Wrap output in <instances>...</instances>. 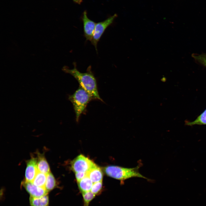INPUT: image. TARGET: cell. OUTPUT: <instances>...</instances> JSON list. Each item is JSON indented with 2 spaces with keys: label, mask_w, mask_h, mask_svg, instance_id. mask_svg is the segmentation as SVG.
<instances>
[{
  "label": "cell",
  "mask_w": 206,
  "mask_h": 206,
  "mask_svg": "<svg viewBox=\"0 0 206 206\" xmlns=\"http://www.w3.org/2000/svg\"><path fill=\"white\" fill-rule=\"evenodd\" d=\"M74 68L70 69L67 66H64L62 70L69 74L75 78L79 83L80 87L86 91L92 99L99 100L103 102L98 93L96 80L91 70V67L89 66L85 73H81L78 70L75 62L73 63Z\"/></svg>",
  "instance_id": "cell-1"
},
{
  "label": "cell",
  "mask_w": 206,
  "mask_h": 206,
  "mask_svg": "<svg viewBox=\"0 0 206 206\" xmlns=\"http://www.w3.org/2000/svg\"><path fill=\"white\" fill-rule=\"evenodd\" d=\"M141 165L140 163L135 167L130 168L110 165L104 168V170L108 176L119 180L121 184L125 180L133 177L141 178L149 181L150 179L139 173V169Z\"/></svg>",
  "instance_id": "cell-2"
},
{
  "label": "cell",
  "mask_w": 206,
  "mask_h": 206,
  "mask_svg": "<svg viewBox=\"0 0 206 206\" xmlns=\"http://www.w3.org/2000/svg\"><path fill=\"white\" fill-rule=\"evenodd\" d=\"M68 98L73 105L76 120L78 122L81 114L86 110L88 104L92 99L90 94L80 87L73 94L70 96Z\"/></svg>",
  "instance_id": "cell-3"
},
{
  "label": "cell",
  "mask_w": 206,
  "mask_h": 206,
  "mask_svg": "<svg viewBox=\"0 0 206 206\" xmlns=\"http://www.w3.org/2000/svg\"><path fill=\"white\" fill-rule=\"evenodd\" d=\"M117 16V15L115 14L103 21L96 23L93 37L91 41L97 52L98 42L106 29L113 23Z\"/></svg>",
  "instance_id": "cell-4"
},
{
  "label": "cell",
  "mask_w": 206,
  "mask_h": 206,
  "mask_svg": "<svg viewBox=\"0 0 206 206\" xmlns=\"http://www.w3.org/2000/svg\"><path fill=\"white\" fill-rule=\"evenodd\" d=\"M96 165L89 159L80 154L72 161L71 168L75 173L80 172H87Z\"/></svg>",
  "instance_id": "cell-5"
},
{
  "label": "cell",
  "mask_w": 206,
  "mask_h": 206,
  "mask_svg": "<svg viewBox=\"0 0 206 206\" xmlns=\"http://www.w3.org/2000/svg\"><path fill=\"white\" fill-rule=\"evenodd\" d=\"M23 187L30 194V196L39 198L48 194V192L44 187L37 186L32 182L23 181L21 183Z\"/></svg>",
  "instance_id": "cell-6"
},
{
  "label": "cell",
  "mask_w": 206,
  "mask_h": 206,
  "mask_svg": "<svg viewBox=\"0 0 206 206\" xmlns=\"http://www.w3.org/2000/svg\"><path fill=\"white\" fill-rule=\"evenodd\" d=\"M82 19L83 24L84 35L86 40H92L96 23L90 19L87 13L84 11L83 13Z\"/></svg>",
  "instance_id": "cell-7"
},
{
  "label": "cell",
  "mask_w": 206,
  "mask_h": 206,
  "mask_svg": "<svg viewBox=\"0 0 206 206\" xmlns=\"http://www.w3.org/2000/svg\"><path fill=\"white\" fill-rule=\"evenodd\" d=\"M38 171L37 167V159L33 157L27 163L25 180L32 182Z\"/></svg>",
  "instance_id": "cell-8"
},
{
  "label": "cell",
  "mask_w": 206,
  "mask_h": 206,
  "mask_svg": "<svg viewBox=\"0 0 206 206\" xmlns=\"http://www.w3.org/2000/svg\"><path fill=\"white\" fill-rule=\"evenodd\" d=\"M87 175L93 183L102 181L103 174L101 169L96 165L87 172Z\"/></svg>",
  "instance_id": "cell-9"
},
{
  "label": "cell",
  "mask_w": 206,
  "mask_h": 206,
  "mask_svg": "<svg viewBox=\"0 0 206 206\" xmlns=\"http://www.w3.org/2000/svg\"><path fill=\"white\" fill-rule=\"evenodd\" d=\"M77 183L79 189L82 193L90 191L93 184L87 175Z\"/></svg>",
  "instance_id": "cell-10"
},
{
  "label": "cell",
  "mask_w": 206,
  "mask_h": 206,
  "mask_svg": "<svg viewBox=\"0 0 206 206\" xmlns=\"http://www.w3.org/2000/svg\"><path fill=\"white\" fill-rule=\"evenodd\" d=\"M37 167L38 171L47 175L50 172L49 165L43 156L38 155Z\"/></svg>",
  "instance_id": "cell-11"
},
{
  "label": "cell",
  "mask_w": 206,
  "mask_h": 206,
  "mask_svg": "<svg viewBox=\"0 0 206 206\" xmlns=\"http://www.w3.org/2000/svg\"><path fill=\"white\" fill-rule=\"evenodd\" d=\"M29 203L31 206H49V199L47 195L35 198L30 196Z\"/></svg>",
  "instance_id": "cell-12"
},
{
  "label": "cell",
  "mask_w": 206,
  "mask_h": 206,
  "mask_svg": "<svg viewBox=\"0 0 206 206\" xmlns=\"http://www.w3.org/2000/svg\"><path fill=\"white\" fill-rule=\"evenodd\" d=\"M46 179L47 175L38 171L32 183L37 186L45 187Z\"/></svg>",
  "instance_id": "cell-13"
},
{
  "label": "cell",
  "mask_w": 206,
  "mask_h": 206,
  "mask_svg": "<svg viewBox=\"0 0 206 206\" xmlns=\"http://www.w3.org/2000/svg\"><path fill=\"white\" fill-rule=\"evenodd\" d=\"M56 186V183L55 179L52 174L50 172L47 175V179L45 188L49 192L55 188Z\"/></svg>",
  "instance_id": "cell-14"
},
{
  "label": "cell",
  "mask_w": 206,
  "mask_h": 206,
  "mask_svg": "<svg viewBox=\"0 0 206 206\" xmlns=\"http://www.w3.org/2000/svg\"><path fill=\"white\" fill-rule=\"evenodd\" d=\"M186 125L193 126L194 125H206V109L194 121L187 122Z\"/></svg>",
  "instance_id": "cell-15"
},
{
  "label": "cell",
  "mask_w": 206,
  "mask_h": 206,
  "mask_svg": "<svg viewBox=\"0 0 206 206\" xmlns=\"http://www.w3.org/2000/svg\"><path fill=\"white\" fill-rule=\"evenodd\" d=\"M83 201L84 206H89L90 202L95 197L96 195L91 191L82 193Z\"/></svg>",
  "instance_id": "cell-16"
},
{
  "label": "cell",
  "mask_w": 206,
  "mask_h": 206,
  "mask_svg": "<svg viewBox=\"0 0 206 206\" xmlns=\"http://www.w3.org/2000/svg\"><path fill=\"white\" fill-rule=\"evenodd\" d=\"M192 56L195 61L206 67V53L201 54H194Z\"/></svg>",
  "instance_id": "cell-17"
},
{
  "label": "cell",
  "mask_w": 206,
  "mask_h": 206,
  "mask_svg": "<svg viewBox=\"0 0 206 206\" xmlns=\"http://www.w3.org/2000/svg\"><path fill=\"white\" fill-rule=\"evenodd\" d=\"M102 181L94 183L91 191L95 195H98L102 190Z\"/></svg>",
  "instance_id": "cell-18"
},
{
  "label": "cell",
  "mask_w": 206,
  "mask_h": 206,
  "mask_svg": "<svg viewBox=\"0 0 206 206\" xmlns=\"http://www.w3.org/2000/svg\"><path fill=\"white\" fill-rule=\"evenodd\" d=\"M87 175V172H80L75 173V176L77 182H78L85 177Z\"/></svg>",
  "instance_id": "cell-19"
},
{
  "label": "cell",
  "mask_w": 206,
  "mask_h": 206,
  "mask_svg": "<svg viewBox=\"0 0 206 206\" xmlns=\"http://www.w3.org/2000/svg\"><path fill=\"white\" fill-rule=\"evenodd\" d=\"M74 2L78 4H80L82 2V0H72Z\"/></svg>",
  "instance_id": "cell-20"
}]
</instances>
